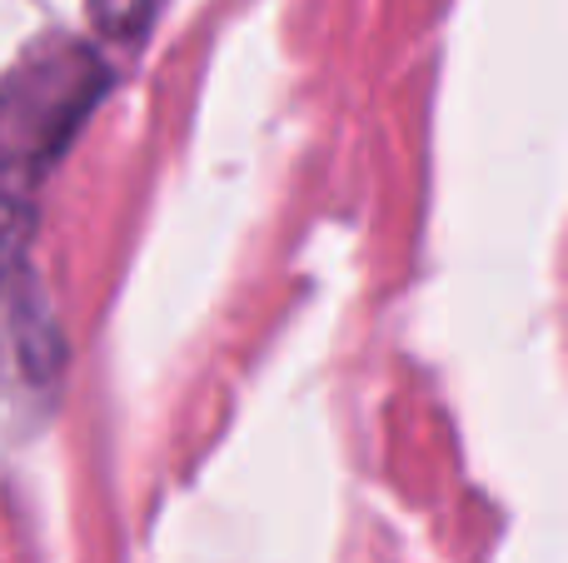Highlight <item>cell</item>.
Here are the masks:
<instances>
[{
	"label": "cell",
	"instance_id": "6da1fadb",
	"mask_svg": "<svg viewBox=\"0 0 568 563\" xmlns=\"http://www.w3.org/2000/svg\"><path fill=\"white\" fill-rule=\"evenodd\" d=\"M105 90L110 70L90 45L55 40L30 50L0 80V175L20 185L45 175Z\"/></svg>",
	"mask_w": 568,
	"mask_h": 563
},
{
	"label": "cell",
	"instance_id": "7a4b0ae2",
	"mask_svg": "<svg viewBox=\"0 0 568 563\" xmlns=\"http://www.w3.org/2000/svg\"><path fill=\"white\" fill-rule=\"evenodd\" d=\"M90 6V20L105 40H120V45H135L140 35L150 30V20L160 16L165 0H85Z\"/></svg>",
	"mask_w": 568,
	"mask_h": 563
},
{
	"label": "cell",
	"instance_id": "3957f363",
	"mask_svg": "<svg viewBox=\"0 0 568 563\" xmlns=\"http://www.w3.org/2000/svg\"><path fill=\"white\" fill-rule=\"evenodd\" d=\"M26 205H20L16 190L0 185V275L10 269V259L20 255V239H26Z\"/></svg>",
	"mask_w": 568,
	"mask_h": 563
}]
</instances>
